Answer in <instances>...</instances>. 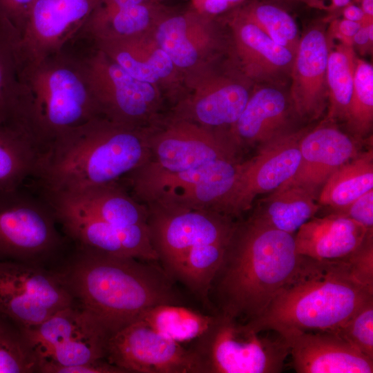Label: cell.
<instances>
[{
  "label": "cell",
  "instance_id": "obj_1",
  "mask_svg": "<svg viewBox=\"0 0 373 373\" xmlns=\"http://www.w3.org/2000/svg\"><path fill=\"white\" fill-rule=\"evenodd\" d=\"M53 269L75 303L111 333L160 305H182L175 281L162 266L73 245Z\"/></svg>",
  "mask_w": 373,
  "mask_h": 373
},
{
  "label": "cell",
  "instance_id": "obj_2",
  "mask_svg": "<svg viewBox=\"0 0 373 373\" xmlns=\"http://www.w3.org/2000/svg\"><path fill=\"white\" fill-rule=\"evenodd\" d=\"M305 260L296 251L294 235L250 217L236 222L209 292L216 313L243 323L255 320L292 281Z\"/></svg>",
  "mask_w": 373,
  "mask_h": 373
},
{
  "label": "cell",
  "instance_id": "obj_3",
  "mask_svg": "<svg viewBox=\"0 0 373 373\" xmlns=\"http://www.w3.org/2000/svg\"><path fill=\"white\" fill-rule=\"evenodd\" d=\"M149 159L146 128L100 116L50 142L33 178L41 192L72 193L117 182Z\"/></svg>",
  "mask_w": 373,
  "mask_h": 373
},
{
  "label": "cell",
  "instance_id": "obj_4",
  "mask_svg": "<svg viewBox=\"0 0 373 373\" xmlns=\"http://www.w3.org/2000/svg\"><path fill=\"white\" fill-rule=\"evenodd\" d=\"M373 292L356 283L338 260L305 257L292 281L257 318L247 323L257 332L282 337L306 331H332L370 301Z\"/></svg>",
  "mask_w": 373,
  "mask_h": 373
},
{
  "label": "cell",
  "instance_id": "obj_5",
  "mask_svg": "<svg viewBox=\"0 0 373 373\" xmlns=\"http://www.w3.org/2000/svg\"><path fill=\"white\" fill-rule=\"evenodd\" d=\"M21 70L30 98L32 129L42 151L60 135L102 116L77 57L65 50Z\"/></svg>",
  "mask_w": 373,
  "mask_h": 373
},
{
  "label": "cell",
  "instance_id": "obj_6",
  "mask_svg": "<svg viewBox=\"0 0 373 373\" xmlns=\"http://www.w3.org/2000/svg\"><path fill=\"white\" fill-rule=\"evenodd\" d=\"M23 186L0 191V261L52 269L68 252L71 242L58 229L46 198Z\"/></svg>",
  "mask_w": 373,
  "mask_h": 373
},
{
  "label": "cell",
  "instance_id": "obj_7",
  "mask_svg": "<svg viewBox=\"0 0 373 373\" xmlns=\"http://www.w3.org/2000/svg\"><path fill=\"white\" fill-rule=\"evenodd\" d=\"M247 323L216 313L191 349L204 373L281 372L289 354L285 339L261 335Z\"/></svg>",
  "mask_w": 373,
  "mask_h": 373
},
{
  "label": "cell",
  "instance_id": "obj_8",
  "mask_svg": "<svg viewBox=\"0 0 373 373\" xmlns=\"http://www.w3.org/2000/svg\"><path fill=\"white\" fill-rule=\"evenodd\" d=\"M238 159H220L199 167L168 171L146 162L127 175L133 198L189 209H213L233 186Z\"/></svg>",
  "mask_w": 373,
  "mask_h": 373
},
{
  "label": "cell",
  "instance_id": "obj_9",
  "mask_svg": "<svg viewBox=\"0 0 373 373\" xmlns=\"http://www.w3.org/2000/svg\"><path fill=\"white\" fill-rule=\"evenodd\" d=\"M39 361V372L105 359L111 333L94 315L76 303L41 324L25 329Z\"/></svg>",
  "mask_w": 373,
  "mask_h": 373
},
{
  "label": "cell",
  "instance_id": "obj_10",
  "mask_svg": "<svg viewBox=\"0 0 373 373\" xmlns=\"http://www.w3.org/2000/svg\"><path fill=\"white\" fill-rule=\"evenodd\" d=\"M145 205L152 246L171 278L192 249L229 241L236 222L213 209H189L156 203Z\"/></svg>",
  "mask_w": 373,
  "mask_h": 373
},
{
  "label": "cell",
  "instance_id": "obj_11",
  "mask_svg": "<svg viewBox=\"0 0 373 373\" xmlns=\"http://www.w3.org/2000/svg\"><path fill=\"white\" fill-rule=\"evenodd\" d=\"M74 303L55 269L0 261V314L23 329L34 327Z\"/></svg>",
  "mask_w": 373,
  "mask_h": 373
},
{
  "label": "cell",
  "instance_id": "obj_12",
  "mask_svg": "<svg viewBox=\"0 0 373 373\" xmlns=\"http://www.w3.org/2000/svg\"><path fill=\"white\" fill-rule=\"evenodd\" d=\"M78 58L102 117L141 128L152 117L158 105L152 84L133 78L97 48Z\"/></svg>",
  "mask_w": 373,
  "mask_h": 373
},
{
  "label": "cell",
  "instance_id": "obj_13",
  "mask_svg": "<svg viewBox=\"0 0 373 373\" xmlns=\"http://www.w3.org/2000/svg\"><path fill=\"white\" fill-rule=\"evenodd\" d=\"M99 3L100 0H35L17 35L21 67L65 51L80 37Z\"/></svg>",
  "mask_w": 373,
  "mask_h": 373
},
{
  "label": "cell",
  "instance_id": "obj_14",
  "mask_svg": "<svg viewBox=\"0 0 373 373\" xmlns=\"http://www.w3.org/2000/svg\"><path fill=\"white\" fill-rule=\"evenodd\" d=\"M305 130L292 131L258 147L238 164L235 182L214 209L236 218L253 207L260 195L271 193L289 180L300 164L299 141Z\"/></svg>",
  "mask_w": 373,
  "mask_h": 373
},
{
  "label": "cell",
  "instance_id": "obj_15",
  "mask_svg": "<svg viewBox=\"0 0 373 373\" xmlns=\"http://www.w3.org/2000/svg\"><path fill=\"white\" fill-rule=\"evenodd\" d=\"M105 359L125 373H204L197 355L141 320L113 332Z\"/></svg>",
  "mask_w": 373,
  "mask_h": 373
},
{
  "label": "cell",
  "instance_id": "obj_16",
  "mask_svg": "<svg viewBox=\"0 0 373 373\" xmlns=\"http://www.w3.org/2000/svg\"><path fill=\"white\" fill-rule=\"evenodd\" d=\"M151 164L168 171L199 167L220 159H238L240 149L228 133L176 117L162 128L146 130Z\"/></svg>",
  "mask_w": 373,
  "mask_h": 373
},
{
  "label": "cell",
  "instance_id": "obj_17",
  "mask_svg": "<svg viewBox=\"0 0 373 373\" xmlns=\"http://www.w3.org/2000/svg\"><path fill=\"white\" fill-rule=\"evenodd\" d=\"M45 198L55 211L61 230L73 245L142 260H158L151 242L148 225L116 227L87 213Z\"/></svg>",
  "mask_w": 373,
  "mask_h": 373
},
{
  "label": "cell",
  "instance_id": "obj_18",
  "mask_svg": "<svg viewBox=\"0 0 373 373\" xmlns=\"http://www.w3.org/2000/svg\"><path fill=\"white\" fill-rule=\"evenodd\" d=\"M329 41L321 26L300 36L290 73L289 99L297 118L319 119L328 105L326 73Z\"/></svg>",
  "mask_w": 373,
  "mask_h": 373
},
{
  "label": "cell",
  "instance_id": "obj_19",
  "mask_svg": "<svg viewBox=\"0 0 373 373\" xmlns=\"http://www.w3.org/2000/svg\"><path fill=\"white\" fill-rule=\"evenodd\" d=\"M283 86L261 84L251 92L242 113L228 132L240 149L242 145L260 147L294 131L291 123L296 115L289 92Z\"/></svg>",
  "mask_w": 373,
  "mask_h": 373
},
{
  "label": "cell",
  "instance_id": "obj_20",
  "mask_svg": "<svg viewBox=\"0 0 373 373\" xmlns=\"http://www.w3.org/2000/svg\"><path fill=\"white\" fill-rule=\"evenodd\" d=\"M298 373H372L373 359L332 331H306L284 337Z\"/></svg>",
  "mask_w": 373,
  "mask_h": 373
},
{
  "label": "cell",
  "instance_id": "obj_21",
  "mask_svg": "<svg viewBox=\"0 0 373 373\" xmlns=\"http://www.w3.org/2000/svg\"><path fill=\"white\" fill-rule=\"evenodd\" d=\"M300 160L296 174L283 185H298L317 192L338 168L357 155V143L334 122L324 120L299 141Z\"/></svg>",
  "mask_w": 373,
  "mask_h": 373
},
{
  "label": "cell",
  "instance_id": "obj_22",
  "mask_svg": "<svg viewBox=\"0 0 373 373\" xmlns=\"http://www.w3.org/2000/svg\"><path fill=\"white\" fill-rule=\"evenodd\" d=\"M236 50L246 76L260 84L283 85L295 55L242 15L233 26Z\"/></svg>",
  "mask_w": 373,
  "mask_h": 373
},
{
  "label": "cell",
  "instance_id": "obj_23",
  "mask_svg": "<svg viewBox=\"0 0 373 373\" xmlns=\"http://www.w3.org/2000/svg\"><path fill=\"white\" fill-rule=\"evenodd\" d=\"M370 231L342 213L314 216L294 236L296 251L319 261L338 260L357 249Z\"/></svg>",
  "mask_w": 373,
  "mask_h": 373
},
{
  "label": "cell",
  "instance_id": "obj_24",
  "mask_svg": "<svg viewBox=\"0 0 373 373\" xmlns=\"http://www.w3.org/2000/svg\"><path fill=\"white\" fill-rule=\"evenodd\" d=\"M45 197L119 227L147 226L146 206L131 196L117 182L72 193L41 192Z\"/></svg>",
  "mask_w": 373,
  "mask_h": 373
},
{
  "label": "cell",
  "instance_id": "obj_25",
  "mask_svg": "<svg viewBox=\"0 0 373 373\" xmlns=\"http://www.w3.org/2000/svg\"><path fill=\"white\" fill-rule=\"evenodd\" d=\"M17 35L0 21V125L32 132L31 102L23 82L16 48Z\"/></svg>",
  "mask_w": 373,
  "mask_h": 373
},
{
  "label": "cell",
  "instance_id": "obj_26",
  "mask_svg": "<svg viewBox=\"0 0 373 373\" xmlns=\"http://www.w3.org/2000/svg\"><path fill=\"white\" fill-rule=\"evenodd\" d=\"M251 93L245 84L222 78L204 93L183 104L177 117L214 130L231 127L242 113Z\"/></svg>",
  "mask_w": 373,
  "mask_h": 373
},
{
  "label": "cell",
  "instance_id": "obj_27",
  "mask_svg": "<svg viewBox=\"0 0 373 373\" xmlns=\"http://www.w3.org/2000/svg\"><path fill=\"white\" fill-rule=\"evenodd\" d=\"M317 192L298 185H282L258 200L249 216L268 227L294 235L318 211Z\"/></svg>",
  "mask_w": 373,
  "mask_h": 373
},
{
  "label": "cell",
  "instance_id": "obj_28",
  "mask_svg": "<svg viewBox=\"0 0 373 373\" xmlns=\"http://www.w3.org/2000/svg\"><path fill=\"white\" fill-rule=\"evenodd\" d=\"M318 196L321 206L338 211L373 189V151L369 149L347 162L333 172L322 186Z\"/></svg>",
  "mask_w": 373,
  "mask_h": 373
},
{
  "label": "cell",
  "instance_id": "obj_29",
  "mask_svg": "<svg viewBox=\"0 0 373 373\" xmlns=\"http://www.w3.org/2000/svg\"><path fill=\"white\" fill-rule=\"evenodd\" d=\"M41 151L28 133L0 125V191L24 185L33 178Z\"/></svg>",
  "mask_w": 373,
  "mask_h": 373
},
{
  "label": "cell",
  "instance_id": "obj_30",
  "mask_svg": "<svg viewBox=\"0 0 373 373\" xmlns=\"http://www.w3.org/2000/svg\"><path fill=\"white\" fill-rule=\"evenodd\" d=\"M228 242L207 243L192 249L173 277L174 280L184 285L213 314L216 312L209 299V292Z\"/></svg>",
  "mask_w": 373,
  "mask_h": 373
},
{
  "label": "cell",
  "instance_id": "obj_31",
  "mask_svg": "<svg viewBox=\"0 0 373 373\" xmlns=\"http://www.w3.org/2000/svg\"><path fill=\"white\" fill-rule=\"evenodd\" d=\"M214 318L215 314H202L182 305L164 304L147 309L138 319L158 333L181 343L201 336Z\"/></svg>",
  "mask_w": 373,
  "mask_h": 373
},
{
  "label": "cell",
  "instance_id": "obj_32",
  "mask_svg": "<svg viewBox=\"0 0 373 373\" xmlns=\"http://www.w3.org/2000/svg\"><path fill=\"white\" fill-rule=\"evenodd\" d=\"M356 59L352 46L339 43L330 48L329 44L326 73L328 111L325 120L345 121L352 94Z\"/></svg>",
  "mask_w": 373,
  "mask_h": 373
},
{
  "label": "cell",
  "instance_id": "obj_33",
  "mask_svg": "<svg viewBox=\"0 0 373 373\" xmlns=\"http://www.w3.org/2000/svg\"><path fill=\"white\" fill-rule=\"evenodd\" d=\"M39 372V361L25 331L0 314V373Z\"/></svg>",
  "mask_w": 373,
  "mask_h": 373
},
{
  "label": "cell",
  "instance_id": "obj_34",
  "mask_svg": "<svg viewBox=\"0 0 373 373\" xmlns=\"http://www.w3.org/2000/svg\"><path fill=\"white\" fill-rule=\"evenodd\" d=\"M349 131L363 138L371 131L373 122V66L357 57L352 94L345 121Z\"/></svg>",
  "mask_w": 373,
  "mask_h": 373
},
{
  "label": "cell",
  "instance_id": "obj_35",
  "mask_svg": "<svg viewBox=\"0 0 373 373\" xmlns=\"http://www.w3.org/2000/svg\"><path fill=\"white\" fill-rule=\"evenodd\" d=\"M198 12L176 15L162 20L156 31L159 48L180 68H189L198 59V52L188 36V30Z\"/></svg>",
  "mask_w": 373,
  "mask_h": 373
},
{
  "label": "cell",
  "instance_id": "obj_36",
  "mask_svg": "<svg viewBox=\"0 0 373 373\" xmlns=\"http://www.w3.org/2000/svg\"><path fill=\"white\" fill-rule=\"evenodd\" d=\"M277 44L294 55L300 38L294 19L283 9L268 3L251 6L242 15Z\"/></svg>",
  "mask_w": 373,
  "mask_h": 373
},
{
  "label": "cell",
  "instance_id": "obj_37",
  "mask_svg": "<svg viewBox=\"0 0 373 373\" xmlns=\"http://www.w3.org/2000/svg\"><path fill=\"white\" fill-rule=\"evenodd\" d=\"M332 331L358 352L373 359V300Z\"/></svg>",
  "mask_w": 373,
  "mask_h": 373
},
{
  "label": "cell",
  "instance_id": "obj_38",
  "mask_svg": "<svg viewBox=\"0 0 373 373\" xmlns=\"http://www.w3.org/2000/svg\"><path fill=\"white\" fill-rule=\"evenodd\" d=\"M338 260L356 283L373 292V231L357 249Z\"/></svg>",
  "mask_w": 373,
  "mask_h": 373
},
{
  "label": "cell",
  "instance_id": "obj_39",
  "mask_svg": "<svg viewBox=\"0 0 373 373\" xmlns=\"http://www.w3.org/2000/svg\"><path fill=\"white\" fill-rule=\"evenodd\" d=\"M335 213H342L365 229L373 230V189L368 191L348 206Z\"/></svg>",
  "mask_w": 373,
  "mask_h": 373
},
{
  "label": "cell",
  "instance_id": "obj_40",
  "mask_svg": "<svg viewBox=\"0 0 373 373\" xmlns=\"http://www.w3.org/2000/svg\"><path fill=\"white\" fill-rule=\"evenodd\" d=\"M35 0H0V13L17 35Z\"/></svg>",
  "mask_w": 373,
  "mask_h": 373
},
{
  "label": "cell",
  "instance_id": "obj_41",
  "mask_svg": "<svg viewBox=\"0 0 373 373\" xmlns=\"http://www.w3.org/2000/svg\"><path fill=\"white\" fill-rule=\"evenodd\" d=\"M46 373H125L121 368L102 359L94 363L69 367H55Z\"/></svg>",
  "mask_w": 373,
  "mask_h": 373
},
{
  "label": "cell",
  "instance_id": "obj_42",
  "mask_svg": "<svg viewBox=\"0 0 373 373\" xmlns=\"http://www.w3.org/2000/svg\"><path fill=\"white\" fill-rule=\"evenodd\" d=\"M372 19L365 17L361 22V28L352 38V46L356 47L361 54L365 55L372 50Z\"/></svg>",
  "mask_w": 373,
  "mask_h": 373
},
{
  "label": "cell",
  "instance_id": "obj_43",
  "mask_svg": "<svg viewBox=\"0 0 373 373\" xmlns=\"http://www.w3.org/2000/svg\"><path fill=\"white\" fill-rule=\"evenodd\" d=\"M145 61L160 79L169 76L173 69L169 56L160 48L154 50Z\"/></svg>",
  "mask_w": 373,
  "mask_h": 373
},
{
  "label": "cell",
  "instance_id": "obj_44",
  "mask_svg": "<svg viewBox=\"0 0 373 373\" xmlns=\"http://www.w3.org/2000/svg\"><path fill=\"white\" fill-rule=\"evenodd\" d=\"M361 26L360 22L343 19L332 25L328 36L335 37L341 44L352 46V38Z\"/></svg>",
  "mask_w": 373,
  "mask_h": 373
},
{
  "label": "cell",
  "instance_id": "obj_45",
  "mask_svg": "<svg viewBox=\"0 0 373 373\" xmlns=\"http://www.w3.org/2000/svg\"><path fill=\"white\" fill-rule=\"evenodd\" d=\"M242 0H192L197 12L201 15L220 14Z\"/></svg>",
  "mask_w": 373,
  "mask_h": 373
},
{
  "label": "cell",
  "instance_id": "obj_46",
  "mask_svg": "<svg viewBox=\"0 0 373 373\" xmlns=\"http://www.w3.org/2000/svg\"><path fill=\"white\" fill-rule=\"evenodd\" d=\"M147 1L149 0H100V5L106 8H121L144 3Z\"/></svg>",
  "mask_w": 373,
  "mask_h": 373
},
{
  "label": "cell",
  "instance_id": "obj_47",
  "mask_svg": "<svg viewBox=\"0 0 373 373\" xmlns=\"http://www.w3.org/2000/svg\"><path fill=\"white\" fill-rule=\"evenodd\" d=\"M344 19L361 23L365 15L362 9L355 5H347L343 10Z\"/></svg>",
  "mask_w": 373,
  "mask_h": 373
},
{
  "label": "cell",
  "instance_id": "obj_48",
  "mask_svg": "<svg viewBox=\"0 0 373 373\" xmlns=\"http://www.w3.org/2000/svg\"><path fill=\"white\" fill-rule=\"evenodd\" d=\"M365 17L372 18L373 16V0H362L361 8Z\"/></svg>",
  "mask_w": 373,
  "mask_h": 373
},
{
  "label": "cell",
  "instance_id": "obj_49",
  "mask_svg": "<svg viewBox=\"0 0 373 373\" xmlns=\"http://www.w3.org/2000/svg\"><path fill=\"white\" fill-rule=\"evenodd\" d=\"M350 0H332L333 6L335 8L345 7L350 4Z\"/></svg>",
  "mask_w": 373,
  "mask_h": 373
},
{
  "label": "cell",
  "instance_id": "obj_50",
  "mask_svg": "<svg viewBox=\"0 0 373 373\" xmlns=\"http://www.w3.org/2000/svg\"><path fill=\"white\" fill-rule=\"evenodd\" d=\"M2 19H3V17H2V15H1V13H0V21H1Z\"/></svg>",
  "mask_w": 373,
  "mask_h": 373
}]
</instances>
